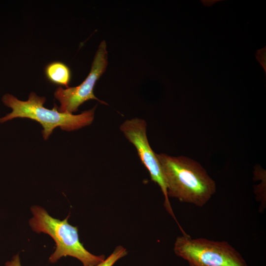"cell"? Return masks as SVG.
Instances as JSON below:
<instances>
[{"label":"cell","mask_w":266,"mask_h":266,"mask_svg":"<svg viewBox=\"0 0 266 266\" xmlns=\"http://www.w3.org/2000/svg\"><path fill=\"white\" fill-rule=\"evenodd\" d=\"M146 126L144 120L135 118L125 121L121 125L120 130L129 141L135 147L141 163L148 170L151 180L159 186L163 193L166 209L178 223L169 201L161 164L147 137Z\"/></svg>","instance_id":"6"},{"label":"cell","mask_w":266,"mask_h":266,"mask_svg":"<svg viewBox=\"0 0 266 266\" xmlns=\"http://www.w3.org/2000/svg\"><path fill=\"white\" fill-rule=\"evenodd\" d=\"M175 254L193 266H248L240 254L227 241L178 236Z\"/></svg>","instance_id":"4"},{"label":"cell","mask_w":266,"mask_h":266,"mask_svg":"<svg viewBox=\"0 0 266 266\" xmlns=\"http://www.w3.org/2000/svg\"><path fill=\"white\" fill-rule=\"evenodd\" d=\"M107 51L104 40L99 46L93 61L91 70L86 79L79 85L66 89L58 87L54 93L55 98L60 103L58 111L72 114L78 110L79 106L90 100H99L94 94L95 85L104 72L107 66Z\"/></svg>","instance_id":"5"},{"label":"cell","mask_w":266,"mask_h":266,"mask_svg":"<svg viewBox=\"0 0 266 266\" xmlns=\"http://www.w3.org/2000/svg\"><path fill=\"white\" fill-rule=\"evenodd\" d=\"M31 210L33 217L29 225L32 229L37 233L49 235L55 242V250L49 258L50 263H55L66 256L77 259L83 266H96L105 260L104 255H93L85 249L79 241L77 227L68 223L69 216L60 220L52 217L38 205L32 206Z\"/></svg>","instance_id":"3"},{"label":"cell","mask_w":266,"mask_h":266,"mask_svg":"<svg viewBox=\"0 0 266 266\" xmlns=\"http://www.w3.org/2000/svg\"><path fill=\"white\" fill-rule=\"evenodd\" d=\"M165 179L168 197L199 207L215 194V182L197 161L187 157L156 154Z\"/></svg>","instance_id":"1"},{"label":"cell","mask_w":266,"mask_h":266,"mask_svg":"<svg viewBox=\"0 0 266 266\" xmlns=\"http://www.w3.org/2000/svg\"><path fill=\"white\" fill-rule=\"evenodd\" d=\"M5 266H22L19 254L14 255L10 261L5 264Z\"/></svg>","instance_id":"10"},{"label":"cell","mask_w":266,"mask_h":266,"mask_svg":"<svg viewBox=\"0 0 266 266\" xmlns=\"http://www.w3.org/2000/svg\"><path fill=\"white\" fill-rule=\"evenodd\" d=\"M47 79L52 83L68 87L71 79V71L68 66L63 62H53L45 68Z\"/></svg>","instance_id":"7"},{"label":"cell","mask_w":266,"mask_h":266,"mask_svg":"<svg viewBox=\"0 0 266 266\" xmlns=\"http://www.w3.org/2000/svg\"><path fill=\"white\" fill-rule=\"evenodd\" d=\"M189 266H192V265H189Z\"/></svg>","instance_id":"11"},{"label":"cell","mask_w":266,"mask_h":266,"mask_svg":"<svg viewBox=\"0 0 266 266\" xmlns=\"http://www.w3.org/2000/svg\"><path fill=\"white\" fill-rule=\"evenodd\" d=\"M128 252L125 248L119 245L105 260L96 266H113L121 258L127 255Z\"/></svg>","instance_id":"8"},{"label":"cell","mask_w":266,"mask_h":266,"mask_svg":"<svg viewBox=\"0 0 266 266\" xmlns=\"http://www.w3.org/2000/svg\"><path fill=\"white\" fill-rule=\"evenodd\" d=\"M46 98L37 96L32 92L26 101L18 100L9 94H6L2 98V101L12 111L0 118L3 123L16 118H27L40 124L43 138L46 140L57 127L63 130L71 131L90 125L94 118L95 107L83 111L81 114L60 112L55 104L51 109L43 106Z\"/></svg>","instance_id":"2"},{"label":"cell","mask_w":266,"mask_h":266,"mask_svg":"<svg viewBox=\"0 0 266 266\" xmlns=\"http://www.w3.org/2000/svg\"><path fill=\"white\" fill-rule=\"evenodd\" d=\"M266 47L257 50L256 53V58L257 61L260 63L261 65L266 72Z\"/></svg>","instance_id":"9"}]
</instances>
